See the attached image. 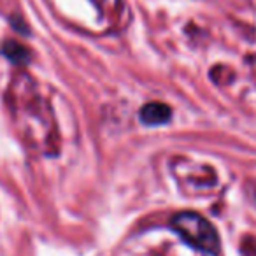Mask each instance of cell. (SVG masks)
Returning a JSON list of instances; mask_svg holds the SVG:
<instances>
[{
  "label": "cell",
  "instance_id": "obj_1",
  "mask_svg": "<svg viewBox=\"0 0 256 256\" xmlns=\"http://www.w3.org/2000/svg\"><path fill=\"white\" fill-rule=\"evenodd\" d=\"M172 226L193 246L207 252H216L220 249V238L214 226L207 220L195 212H181L172 220Z\"/></svg>",
  "mask_w": 256,
  "mask_h": 256
},
{
  "label": "cell",
  "instance_id": "obj_2",
  "mask_svg": "<svg viewBox=\"0 0 256 256\" xmlns=\"http://www.w3.org/2000/svg\"><path fill=\"white\" fill-rule=\"evenodd\" d=\"M140 120L146 124H162L170 120V109L165 104H148L140 110Z\"/></svg>",
  "mask_w": 256,
  "mask_h": 256
}]
</instances>
